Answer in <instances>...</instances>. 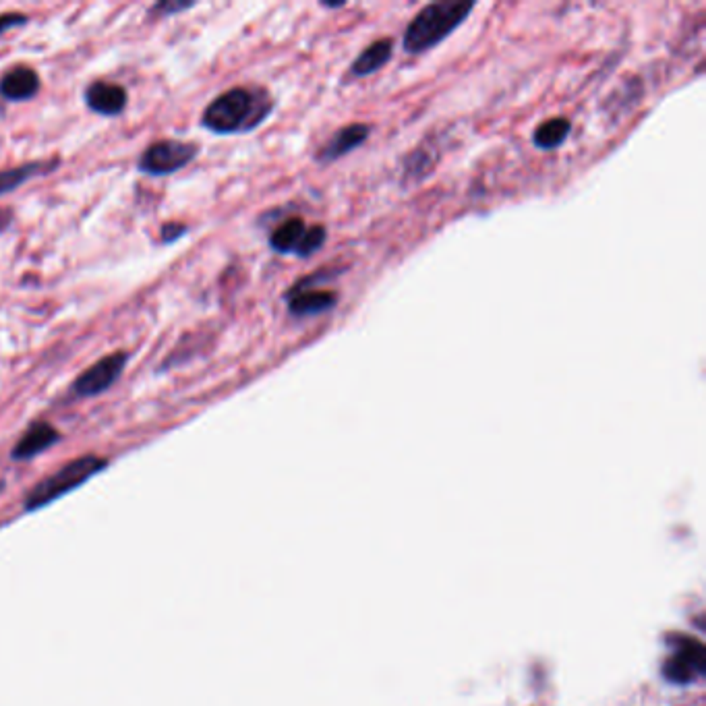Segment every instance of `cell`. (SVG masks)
<instances>
[{
  "label": "cell",
  "mask_w": 706,
  "mask_h": 706,
  "mask_svg": "<svg viewBox=\"0 0 706 706\" xmlns=\"http://www.w3.org/2000/svg\"><path fill=\"white\" fill-rule=\"evenodd\" d=\"M274 110V98L257 85L232 87L220 94L201 116V125L216 135L249 133L266 123Z\"/></svg>",
  "instance_id": "1"
},
{
  "label": "cell",
  "mask_w": 706,
  "mask_h": 706,
  "mask_svg": "<svg viewBox=\"0 0 706 706\" xmlns=\"http://www.w3.org/2000/svg\"><path fill=\"white\" fill-rule=\"evenodd\" d=\"M475 3L470 0H437L427 5L408 23L402 46L408 54H423L446 40L458 25L466 21Z\"/></svg>",
  "instance_id": "2"
},
{
  "label": "cell",
  "mask_w": 706,
  "mask_h": 706,
  "mask_svg": "<svg viewBox=\"0 0 706 706\" xmlns=\"http://www.w3.org/2000/svg\"><path fill=\"white\" fill-rule=\"evenodd\" d=\"M106 466H108V462L98 456H81V458L65 464L61 470H56L54 475H50L48 479H44L42 483H38L32 491H29V495L25 499V510L34 512V510L48 506L50 502H56L58 497H63L65 493L77 489L85 481L96 477L100 470H104Z\"/></svg>",
  "instance_id": "3"
},
{
  "label": "cell",
  "mask_w": 706,
  "mask_h": 706,
  "mask_svg": "<svg viewBox=\"0 0 706 706\" xmlns=\"http://www.w3.org/2000/svg\"><path fill=\"white\" fill-rule=\"evenodd\" d=\"M326 239L328 232L323 226H307L303 218H288L272 232L270 247L282 255L294 253L299 257H311L323 247Z\"/></svg>",
  "instance_id": "4"
},
{
  "label": "cell",
  "mask_w": 706,
  "mask_h": 706,
  "mask_svg": "<svg viewBox=\"0 0 706 706\" xmlns=\"http://www.w3.org/2000/svg\"><path fill=\"white\" fill-rule=\"evenodd\" d=\"M199 154V147L189 141L162 139L152 143L139 160V170L152 176H166L189 166Z\"/></svg>",
  "instance_id": "5"
},
{
  "label": "cell",
  "mask_w": 706,
  "mask_h": 706,
  "mask_svg": "<svg viewBox=\"0 0 706 706\" xmlns=\"http://www.w3.org/2000/svg\"><path fill=\"white\" fill-rule=\"evenodd\" d=\"M704 646L694 638L680 636L673 644V651L669 653L663 675L673 684H692L704 673L706 659H704Z\"/></svg>",
  "instance_id": "6"
},
{
  "label": "cell",
  "mask_w": 706,
  "mask_h": 706,
  "mask_svg": "<svg viewBox=\"0 0 706 706\" xmlns=\"http://www.w3.org/2000/svg\"><path fill=\"white\" fill-rule=\"evenodd\" d=\"M330 272H317L294 284L286 292L288 311L294 317H313L319 313H328L338 305V292L334 290H317L315 284Z\"/></svg>",
  "instance_id": "7"
},
{
  "label": "cell",
  "mask_w": 706,
  "mask_h": 706,
  "mask_svg": "<svg viewBox=\"0 0 706 706\" xmlns=\"http://www.w3.org/2000/svg\"><path fill=\"white\" fill-rule=\"evenodd\" d=\"M127 352H112V355L100 359L90 369H85L73 384V392L81 398H92L110 390L127 367Z\"/></svg>",
  "instance_id": "8"
},
{
  "label": "cell",
  "mask_w": 706,
  "mask_h": 706,
  "mask_svg": "<svg viewBox=\"0 0 706 706\" xmlns=\"http://www.w3.org/2000/svg\"><path fill=\"white\" fill-rule=\"evenodd\" d=\"M369 135H371V127L363 125V123L348 125V127L336 131V135L326 145H321V150L317 154V162L332 164V162L352 154L369 139Z\"/></svg>",
  "instance_id": "9"
},
{
  "label": "cell",
  "mask_w": 706,
  "mask_h": 706,
  "mask_svg": "<svg viewBox=\"0 0 706 706\" xmlns=\"http://www.w3.org/2000/svg\"><path fill=\"white\" fill-rule=\"evenodd\" d=\"M127 102L125 87L110 81H94L85 90V104L102 116H119L127 108Z\"/></svg>",
  "instance_id": "10"
},
{
  "label": "cell",
  "mask_w": 706,
  "mask_h": 706,
  "mask_svg": "<svg viewBox=\"0 0 706 706\" xmlns=\"http://www.w3.org/2000/svg\"><path fill=\"white\" fill-rule=\"evenodd\" d=\"M58 441H61V433H58L52 425L40 421L23 433V437L15 444L11 456L15 460H29L34 456H40L42 452L58 444Z\"/></svg>",
  "instance_id": "11"
},
{
  "label": "cell",
  "mask_w": 706,
  "mask_h": 706,
  "mask_svg": "<svg viewBox=\"0 0 706 706\" xmlns=\"http://www.w3.org/2000/svg\"><path fill=\"white\" fill-rule=\"evenodd\" d=\"M40 90V77L29 67H15L3 79H0V94L7 100H29Z\"/></svg>",
  "instance_id": "12"
},
{
  "label": "cell",
  "mask_w": 706,
  "mask_h": 706,
  "mask_svg": "<svg viewBox=\"0 0 706 706\" xmlns=\"http://www.w3.org/2000/svg\"><path fill=\"white\" fill-rule=\"evenodd\" d=\"M392 52H394V42L390 38H384V40H377L373 44H369L355 61H352L350 65V75H355V77H369L373 75L375 71H379L381 67H386L390 63V58H392Z\"/></svg>",
  "instance_id": "13"
},
{
  "label": "cell",
  "mask_w": 706,
  "mask_h": 706,
  "mask_svg": "<svg viewBox=\"0 0 706 706\" xmlns=\"http://www.w3.org/2000/svg\"><path fill=\"white\" fill-rule=\"evenodd\" d=\"M570 131H572V123L568 119L555 116V119H549L537 127L533 135V143L539 147V150L549 152V150H555V147H560L568 139Z\"/></svg>",
  "instance_id": "14"
},
{
  "label": "cell",
  "mask_w": 706,
  "mask_h": 706,
  "mask_svg": "<svg viewBox=\"0 0 706 706\" xmlns=\"http://www.w3.org/2000/svg\"><path fill=\"white\" fill-rule=\"evenodd\" d=\"M40 166L42 164H27V166H19V168L0 172V195L11 193L19 185H23L27 179H32L34 174L40 172Z\"/></svg>",
  "instance_id": "15"
},
{
  "label": "cell",
  "mask_w": 706,
  "mask_h": 706,
  "mask_svg": "<svg viewBox=\"0 0 706 706\" xmlns=\"http://www.w3.org/2000/svg\"><path fill=\"white\" fill-rule=\"evenodd\" d=\"M195 5L193 3H160L154 7L156 13H164V15H174V13H183V11H189L193 9Z\"/></svg>",
  "instance_id": "16"
},
{
  "label": "cell",
  "mask_w": 706,
  "mask_h": 706,
  "mask_svg": "<svg viewBox=\"0 0 706 706\" xmlns=\"http://www.w3.org/2000/svg\"><path fill=\"white\" fill-rule=\"evenodd\" d=\"M23 23H27V17H25V15H17V13L0 15V34H5L7 29L17 27V25H23Z\"/></svg>",
  "instance_id": "17"
},
{
  "label": "cell",
  "mask_w": 706,
  "mask_h": 706,
  "mask_svg": "<svg viewBox=\"0 0 706 706\" xmlns=\"http://www.w3.org/2000/svg\"><path fill=\"white\" fill-rule=\"evenodd\" d=\"M185 230L187 228L183 224H166V226H162V239H164V243H172L179 237H183Z\"/></svg>",
  "instance_id": "18"
}]
</instances>
